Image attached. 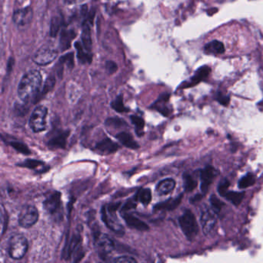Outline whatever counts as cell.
<instances>
[{"label": "cell", "mask_w": 263, "mask_h": 263, "mask_svg": "<svg viewBox=\"0 0 263 263\" xmlns=\"http://www.w3.org/2000/svg\"><path fill=\"white\" fill-rule=\"evenodd\" d=\"M113 261L115 263H136V260L133 257L120 256L114 258Z\"/></svg>", "instance_id": "cell-37"}, {"label": "cell", "mask_w": 263, "mask_h": 263, "mask_svg": "<svg viewBox=\"0 0 263 263\" xmlns=\"http://www.w3.org/2000/svg\"><path fill=\"white\" fill-rule=\"evenodd\" d=\"M204 51L207 54L219 55L225 52V47L222 42L218 41V40H212L205 46Z\"/></svg>", "instance_id": "cell-18"}, {"label": "cell", "mask_w": 263, "mask_h": 263, "mask_svg": "<svg viewBox=\"0 0 263 263\" xmlns=\"http://www.w3.org/2000/svg\"><path fill=\"white\" fill-rule=\"evenodd\" d=\"M218 175V172L212 166H207L201 171V191L205 194L208 192L209 187L213 182L214 178Z\"/></svg>", "instance_id": "cell-11"}, {"label": "cell", "mask_w": 263, "mask_h": 263, "mask_svg": "<svg viewBox=\"0 0 263 263\" xmlns=\"http://www.w3.org/2000/svg\"><path fill=\"white\" fill-rule=\"evenodd\" d=\"M96 149L101 153L112 154L119 149V145L109 139H105L96 145Z\"/></svg>", "instance_id": "cell-17"}, {"label": "cell", "mask_w": 263, "mask_h": 263, "mask_svg": "<svg viewBox=\"0 0 263 263\" xmlns=\"http://www.w3.org/2000/svg\"><path fill=\"white\" fill-rule=\"evenodd\" d=\"M230 183L227 179H223L221 181L220 183L218 186V192L221 196L225 197L229 188Z\"/></svg>", "instance_id": "cell-35"}, {"label": "cell", "mask_w": 263, "mask_h": 263, "mask_svg": "<svg viewBox=\"0 0 263 263\" xmlns=\"http://www.w3.org/2000/svg\"><path fill=\"white\" fill-rule=\"evenodd\" d=\"M120 203H113L102 208V219L105 225L118 235L124 234V228L116 216V211Z\"/></svg>", "instance_id": "cell-2"}, {"label": "cell", "mask_w": 263, "mask_h": 263, "mask_svg": "<svg viewBox=\"0 0 263 263\" xmlns=\"http://www.w3.org/2000/svg\"><path fill=\"white\" fill-rule=\"evenodd\" d=\"M210 203L212 205V210L215 213L218 214L222 209L224 203L221 202L220 200L218 199L215 195H212L210 198Z\"/></svg>", "instance_id": "cell-33"}, {"label": "cell", "mask_w": 263, "mask_h": 263, "mask_svg": "<svg viewBox=\"0 0 263 263\" xmlns=\"http://www.w3.org/2000/svg\"><path fill=\"white\" fill-rule=\"evenodd\" d=\"M48 110L44 106H39L32 113L30 125L35 133L44 132L47 129V117Z\"/></svg>", "instance_id": "cell-5"}, {"label": "cell", "mask_w": 263, "mask_h": 263, "mask_svg": "<svg viewBox=\"0 0 263 263\" xmlns=\"http://www.w3.org/2000/svg\"><path fill=\"white\" fill-rule=\"evenodd\" d=\"M130 119L131 120H132V123H133L135 127H136V132L140 135V133H142L145 127L144 120H143L142 117H139V116H136V115L131 116Z\"/></svg>", "instance_id": "cell-32"}, {"label": "cell", "mask_w": 263, "mask_h": 263, "mask_svg": "<svg viewBox=\"0 0 263 263\" xmlns=\"http://www.w3.org/2000/svg\"><path fill=\"white\" fill-rule=\"evenodd\" d=\"M213 210H204L201 215V225L205 235L210 233L216 223V216Z\"/></svg>", "instance_id": "cell-10"}, {"label": "cell", "mask_w": 263, "mask_h": 263, "mask_svg": "<svg viewBox=\"0 0 263 263\" xmlns=\"http://www.w3.org/2000/svg\"><path fill=\"white\" fill-rule=\"evenodd\" d=\"M61 19L60 17H53V20H52L51 27H50V35H51V37H57L60 27H61Z\"/></svg>", "instance_id": "cell-31"}, {"label": "cell", "mask_w": 263, "mask_h": 263, "mask_svg": "<svg viewBox=\"0 0 263 263\" xmlns=\"http://www.w3.org/2000/svg\"><path fill=\"white\" fill-rule=\"evenodd\" d=\"M55 83H56V80H55L54 77L51 76V77H49L46 82L45 86H44V92L50 91V90H52L54 87Z\"/></svg>", "instance_id": "cell-40"}, {"label": "cell", "mask_w": 263, "mask_h": 263, "mask_svg": "<svg viewBox=\"0 0 263 263\" xmlns=\"http://www.w3.org/2000/svg\"><path fill=\"white\" fill-rule=\"evenodd\" d=\"M210 72V67H208V66H203V67H199L195 72L193 77L189 81L182 83V88H188V87H193V86L196 85L198 83H200L202 80H205L209 76Z\"/></svg>", "instance_id": "cell-12"}, {"label": "cell", "mask_w": 263, "mask_h": 263, "mask_svg": "<svg viewBox=\"0 0 263 263\" xmlns=\"http://www.w3.org/2000/svg\"><path fill=\"white\" fill-rule=\"evenodd\" d=\"M58 57V50L50 45H45L39 49L34 57L36 64L46 66L51 64Z\"/></svg>", "instance_id": "cell-6"}, {"label": "cell", "mask_w": 263, "mask_h": 263, "mask_svg": "<svg viewBox=\"0 0 263 263\" xmlns=\"http://www.w3.org/2000/svg\"><path fill=\"white\" fill-rule=\"evenodd\" d=\"M244 197H245V192H227L225 198L232 202L235 206H238L241 204L242 200H243Z\"/></svg>", "instance_id": "cell-27"}, {"label": "cell", "mask_w": 263, "mask_h": 263, "mask_svg": "<svg viewBox=\"0 0 263 263\" xmlns=\"http://www.w3.org/2000/svg\"><path fill=\"white\" fill-rule=\"evenodd\" d=\"M202 195H196L195 196H194L193 198H191V203H195V202H199V201L202 199Z\"/></svg>", "instance_id": "cell-42"}, {"label": "cell", "mask_w": 263, "mask_h": 263, "mask_svg": "<svg viewBox=\"0 0 263 263\" xmlns=\"http://www.w3.org/2000/svg\"><path fill=\"white\" fill-rule=\"evenodd\" d=\"M87 6L83 5V7H81V14L82 16H83V18H85V17H86V14H87Z\"/></svg>", "instance_id": "cell-43"}, {"label": "cell", "mask_w": 263, "mask_h": 263, "mask_svg": "<svg viewBox=\"0 0 263 263\" xmlns=\"http://www.w3.org/2000/svg\"><path fill=\"white\" fill-rule=\"evenodd\" d=\"M65 1L68 3V4H73V3L77 2V0H65Z\"/></svg>", "instance_id": "cell-44"}, {"label": "cell", "mask_w": 263, "mask_h": 263, "mask_svg": "<svg viewBox=\"0 0 263 263\" xmlns=\"http://www.w3.org/2000/svg\"><path fill=\"white\" fill-rule=\"evenodd\" d=\"M42 82L41 73L37 70H31L26 73L20 80L17 90L20 100L26 103L34 100L40 93Z\"/></svg>", "instance_id": "cell-1"}, {"label": "cell", "mask_w": 263, "mask_h": 263, "mask_svg": "<svg viewBox=\"0 0 263 263\" xmlns=\"http://www.w3.org/2000/svg\"><path fill=\"white\" fill-rule=\"evenodd\" d=\"M136 201H139L142 205H147L152 200V192L149 188L140 189L136 195Z\"/></svg>", "instance_id": "cell-25"}, {"label": "cell", "mask_w": 263, "mask_h": 263, "mask_svg": "<svg viewBox=\"0 0 263 263\" xmlns=\"http://www.w3.org/2000/svg\"><path fill=\"white\" fill-rule=\"evenodd\" d=\"M111 107L113 110H116L118 113H124V112L129 111V110L125 107L124 103H123V97L122 95L117 96V97L112 101Z\"/></svg>", "instance_id": "cell-28"}, {"label": "cell", "mask_w": 263, "mask_h": 263, "mask_svg": "<svg viewBox=\"0 0 263 263\" xmlns=\"http://www.w3.org/2000/svg\"><path fill=\"white\" fill-rule=\"evenodd\" d=\"M255 181V177L252 174H247L243 178L240 179L239 182H238V188H241V189L248 188V187L254 185Z\"/></svg>", "instance_id": "cell-30"}, {"label": "cell", "mask_w": 263, "mask_h": 263, "mask_svg": "<svg viewBox=\"0 0 263 263\" xmlns=\"http://www.w3.org/2000/svg\"><path fill=\"white\" fill-rule=\"evenodd\" d=\"M216 100L223 106H227L229 103L230 99L228 96L223 95L222 93H218L217 94Z\"/></svg>", "instance_id": "cell-39"}, {"label": "cell", "mask_w": 263, "mask_h": 263, "mask_svg": "<svg viewBox=\"0 0 263 263\" xmlns=\"http://www.w3.org/2000/svg\"><path fill=\"white\" fill-rule=\"evenodd\" d=\"M179 225L185 237L189 240H192L199 232V225L196 218L190 210H185L183 215L179 217Z\"/></svg>", "instance_id": "cell-3"}, {"label": "cell", "mask_w": 263, "mask_h": 263, "mask_svg": "<svg viewBox=\"0 0 263 263\" xmlns=\"http://www.w3.org/2000/svg\"><path fill=\"white\" fill-rule=\"evenodd\" d=\"M73 58H74V57H73V53H70V54L63 56V57L60 59V63H62V64H67L69 67L72 68L73 65H74V60H73Z\"/></svg>", "instance_id": "cell-36"}, {"label": "cell", "mask_w": 263, "mask_h": 263, "mask_svg": "<svg viewBox=\"0 0 263 263\" xmlns=\"http://www.w3.org/2000/svg\"><path fill=\"white\" fill-rule=\"evenodd\" d=\"M81 39L82 42H83V47H84L86 51L91 53V30H90V25L86 23V21L83 22V33H82Z\"/></svg>", "instance_id": "cell-21"}, {"label": "cell", "mask_w": 263, "mask_h": 263, "mask_svg": "<svg viewBox=\"0 0 263 263\" xmlns=\"http://www.w3.org/2000/svg\"><path fill=\"white\" fill-rule=\"evenodd\" d=\"M76 33L73 30H63L60 37V47L63 51L70 48L71 42L76 37Z\"/></svg>", "instance_id": "cell-22"}, {"label": "cell", "mask_w": 263, "mask_h": 263, "mask_svg": "<svg viewBox=\"0 0 263 263\" xmlns=\"http://www.w3.org/2000/svg\"><path fill=\"white\" fill-rule=\"evenodd\" d=\"M116 139L120 142L122 145L130 149H138L139 144L134 140L133 137L127 132H120L116 135Z\"/></svg>", "instance_id": "cell-19"}, {"label": "cell", "mask_w": 263, "mask_h": 263, "mask_svg": "<svg viewBox=\"0 0 263 263\" xmlns=\"http://www.w3.org/2000/svg\"><path fill=\"white\" fill-rule=\"evenodd\" d=\"M106 68L109 74L114 73L118 70L117 64L113 61H107L106 64Z\"/></svg>", "instance_id": "cell-38"}, {"label": "cell", "mask_w": 263, "mask_h": 263, "mask_svg": "<svg viewBox=\"0 0 263 263\" xmlns=\"http://www.w3.org/2000/svg\"><path fill=\"white\" fill-rule=\"evenodd\" d=\"M106 124L109 127H113L115 128H119V127H123L126 125V122L123 120V119L116 118H109L106 120Z\"/></svg>", "instance_id": "cell-34"}, {"label": "cell", "mask_w": 263, "mask_h": 263, "mask_svg": "<svg viewBox=\"0 0 263 263\" xmlns=\"http://www.w3.org/2000/svg\"><path fill=\"white\" fill-rule=\"evenodd\" d=\"M61 205V196L59 192H54L47 198L44 203L46 209L50 213L53 214L60 209Z\"/></svg>", "instance_id": "cell-14"}, {"label": "cell", "mask_w": 263, "mask_h": 263, "mask_svg": "<svg viewBox=\"0 0 263 263\" xmlns=\"http://www.w3.org/2000/svg\"><path fill=\"white\" fill-rule=\"evenodd\" d=\"M81 242V237L80 235H74L70 239V243L67 245V250L65 251L66 252V258H68L74 253L76 250L78 248L79 245Z\"/></svg>", "instance_id": "cell-24"}, {"label": "cell", "mask_w": 263, "mask_h": 263, "mask_svg": "<svg viewBox=\"0 0 263 263\" xmlns=\"http://www.w3.org/2000/svg\"><path fill=\"white\" fill-rule=\"evenodd\" d=\"M169 99V94H168V93H164V94H162L160 97L153 103L152 107L156 109L158 111L160 112L164 116H169V114L171 113V109H169L167 106Z\"/></svg>", "instance_id": "cell-15"}, {"label": "cell", "mask_w": 263, "mask_h": 263, "mask_svg": "<svg viewBox=\"0 0 263 263\" xmlns=\"http://www.w3.org/2000/svg\"><path fill=\"white\" fill-rule=\"evenodd\" d=\"M69 136V132H63L55 136L51 141L50 145L52 146L57 147V148H65L67 144V139Z\"/></svg>", "instance_id": "cell-26"}, {"label": "cell", "mask_w": 263, "mask_h": 263, "mask_svg": "<svg viewBox=\"0 0 263 263\" xmlns=\"http://www.w3.org/2000/svg\"><path fill=\"white\" fill-rule=\"evenodd\" d=\"M28 250V241L23 235H14L10 238L9 244V254L14 259L18 260L24 258Z\"/></svg>", "instance_id": "cell-4"}, {"label": "cell", "mask_w": 263, "mask_h": 263, "mask_svg": "<svg viewBox=\"0 0 263 263\" xmlns=\"http://www.w3.org/2000/svg\"><path fill=\"white\" fill-rule=\"evenodd\" d=\"M175 187V181L171 178H166L158 184L156 186V192L159 195H168L173 191Z\"/></svg>", "instance_id": "cell-20"}, {"label": "cell", "mask_w": 263, "mask_h": 263, "mask_svg": "<svg viewBox=\"0 0 263 263\" xmlns=\"http://www.w3.org/2000/svg\"><path fill=\"white\" fill-rule=\"evenodd\" d=\"M75 47L77 50V58L81 62V64H90L93 59L91 53L85 51L84 47L79 42L75 44Z\"/></svg>", "instance_id": "cell-23"}, {"label": "cell", "mask_w": 263, "mask_h": 263, "mask_svg": "<svg viewBox=\"0 0 263 263\" xmlns=\"http://www.w3.org/2000/svg\"><path fill=\"white\" fill-rule=\"evenodd\" d=\"M182 195H179L177 198H170L166 202H161L155 205L154 209L156 211H172L177 208L182 202Z\"/></svg>", "instance_id": "cell-16"}, {"label": "cell", "mask_w": 263, "mask_h": 263, "mask_svg": "<svg viewBox=\"0 0 263 263\" xmlns=\"http://www.w3.org/2000/svg\"><path fill=\"white\" fill-rule=\"evenodd\" d=\"M96 242V248L100 258L107 260L108 257L113 252L115 248L113 240L106 235H99L95 238Z\"/></svg>", "instance_id": "cell-8"}, {"label": "cell", "mask_w": 263, "mask_h": 263, "mask_svg": "<svg viewBox=\"0 0 263 263\" xmlns=\"http://www.w3.org/2000/svg\"><path fill=\"white\" fill-rule=\"evenodd\" d=\"M34 17V11L31 7L17 10L13 16L14 24L20 29H24L31 24Z\"/></svg>", "instance_id": "cell-9"}, {"label": "cell", "mask_w": 263, "mask_h": 263, "mask_svg": "<svg viewBox=\"0 0 263 263\" xmlns=\"http://www.w3.org/2000/svg\"><path fill=\"white\" fill-rule=\"evenodd\" d=\"M184 188L186 192H192L196 188L197 182L189 174H185L183 175Z\"/></svg>", "instance_id": "cell-29"}, {"label": "cell", "mask_w": 263, "mask_h": 263, "mask_svg": "<svg viewBox=\"0 0 263 263\" xmlns=\"http://www.w3.org/2000/svg\"><path fill=\"white\" fill-rule=\"evenodd\" d=\"M123 218H124L126 225L129 228H134V229L142 231H148L149 229V227L148 226L147 224L142 222V220L133 216V215H129V214L123 212Z\"/></svg>", "instance_id": "cell-13"}, {"label": "cell", "mask_w": 263, "mask_h": 263, "mask_svg": "<svg viewBox=\"0 0 263 263\" xmlns=\"http://www.w3.org/2000/svg\"><path fill=\"white\" fill-rule=\"evenodd\" d=\"M39 219V212L34 205H26L22 208L19 215V223L23 228H30L37 223Z\"/></svg>", "instance_id": "cell-7"}, {"label": "cell", "mask_w": 263, "mask_h": 263, "mask_svg": "<svg viewBox=\"0 0 263 263\" xmlns=\"http://www.w3.org/2000/svg\"><path fill=\"white\" fill-rule=\"evenodd\" d=\"M136 207V202H135L134 201H133V200H132V201L129 200V201H128V202L125 204L124 206L123 207V208H122V212H126L127 211H129V210L133 209V208H135Z\"/></svg>", "instance_id": "cell-41"}]
</instances>
